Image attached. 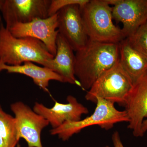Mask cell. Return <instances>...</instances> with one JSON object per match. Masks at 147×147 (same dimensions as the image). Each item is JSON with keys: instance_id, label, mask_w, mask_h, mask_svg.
<instances>
[{"instance_id": "obj_17", "label": "cell", "mask_w": 147, "mask_h": 147, "mask_svg": "<svg viewBox=\"0 0 147 147\" xmlns=\"http://www.w3.org/2000/svg\"><path fill=\"white\" fill-rule=\"evenodd\" d=\"M89 0H51L49 9L48 16L56 14L62 9L72 4L79 5L82 7Z\"/></svg>"}, {"instance_id": "obj_5", "label": "cell", "mask_w": 147, "mask_h": 147, "mask_svg": "<svg viewBox=\"0 0 147 147\" xmlns=\"http://www.w3.org/2000/svg\"><path fill=\"white\" fill-rule=\"evenodd\" d=\"M133 85L119 61L95 82L87 91L85 98L95 103L97 98H102L125 107Z\"/></svg>"}, {"instance_id": "obj_8", "label": "cell", "mask_w": 147, "mask_h": 147, "mask_svg": "<svg viewBox=\"0 0 147 147\" xmlns=\"http://www.w3.org/2000/svg\"><path fill=\"white\" fill-rule=\"evenodd\" d=\"M58 26L57 13L46 18H37L29 23L16 24L9 30L15 37H31L40 40L55 57L59 34Z\"/></svg>"}, {"instance_id": "obj_7", "label": "cell", "mask_w": 147, "mask_h": 147, "mask_svg": "<svg viewBox=\"0 0 147 147\" xmlns=\"http://www.w3.org/2000/svg\"><path fill=\"white\" fill-rule=\"evenodd\" d=\"M10 108L16 120L19 140L24 139L28 147H43L41 133L50 124L48 121L21 101L12 103Z\"/></svg>"}, {"instance_id": "obj_1", "label": "cell", "mask_w": 147, "mask_h": 147, "mask_svg": "<svg viewBox=\"0 0 147 147\" xmlns=\"http://www.w3.org/2000/svg\"><path fill=\"white\" fill-rule=\"evenodd\" d=\"M119 43H105L89 39L76 52L75 75L84 90H88L104 72L119 61Z\"/></svg>"}, {"instance_id": "obj_9", "label": "cell", "mask_w": 147, "mask_h": 147, "mask_svg": "<svg viewBox=\"0 0 147 147\" xmlns=\"http://www.w3.org/2000/svg\"><path fill=\"white\" fill-rule=\"evenodd\" d=\"M58 30L75 52L84 48L89 40L84 27L80 6L72 4L58 12Z\"/></svg>"}, {"instance_id": "obj_22", "label": "cell", "mask_w": 147, "mask_h": 147, "mask_svg": "<svg viewBox=\"0 0 147 147\" xmlns=\"http://www.w3.org/2000/svg\"><path fill=\"white\" fill-rule=\"evenodd\" d=\"M104 147H110V146H105Z\"/></svg>"}, {"instance_id": "obj_2", "label": "cell", "mask_w": 147, "mask_h": 147, "mask_svg": "<svg viewBox=\"0 0 147 147\" xmlns=\"http://www.w3.org/2000/svg\"><path fill=\"white\" fill-rule=\"evenodd\" d=\"M54 57L40 40L15 37L5 26L0 25V63L16 66L31 62L45 67Z\"/></svg>"}, {"instance_id": "obj_11", "label": "cell", "mask_w": 147, "mask_h": 147, "mask_svg": "<svg viewBox=\"0 0 147 147\" xmlns=\"http://www.w3.org/2000/svg\"><path fill=\"white\" fill-rule=\"evenodd\" d=\"M113 19L123 24L125 38L147 22V0H118L112 7Z\"/></svg>"}, {"instance_id": "obj_4", "label": "cell", "mask_w": 147, "mask_h": 147, "mask_svg": "<svg viewBox=\"0 0 147 147\" xmlns=\"http://www.w3.org/2000/svg\"><path fill=\"white\" fill-rule=\"evenodd\" d=\"M96 104L94 112L90 115L76 121L66 122L57 128L52 129L50 134L57 135L63 141H66L89 127L96 125L108 130L113 128L116 124L128 122L126 111L117 110L114 103L102 98H98Z\"/></svg>"}, {"instance_id": "obj_16", "label": "cell", "mask_w": 147, "mask_h": 147, "mask_svg": "<svg viewBox=\"0 0 147 147\" xmlns=\"http://www.w3.org/2000/svg\"><path fill=\"white\" fill-rule=\"evenodd\" d=\"M127 38L133 48L147 58V22Z\"/></svg>"}, {"instance_id": "obj_12", "label": "cell", "mask_w": 147, "mask_h": 147, "mask_svg": "<svg viewBox=\"0 0 147 147\" xmlns=\"http://www.w3.org/2000/svg\"><path fill=\"white\" fill-rule=\"evenodd\" d=\"M125 107L129 119L127 127L134 137H143L142 124L147 118V74L134 83Z\"/></svg>"}, {"instance_id": "obj_13", "label": "cell", "mask_w": 147, "mask_h": 147, "mask_svg": "<svg viewBox=\"0 0 147 147\" xmlns=\"http://www.w3.org/2000/svg\"><path fill=\"white\" fill-rule=\"evenodd\" d=\"M74 51L63 36L59 34L56 55L48 62L45 67L60 76L63 83L74 84L80 87L75 75V55Z\"/></svg>"}, {"instance_id": "obj_18", "label": "cell", "mask_w": 147, "mask_h": 147, "mask_svg": "<svg viewBox=\"0 0 147 147\" xmlns=\"http://www.w3.org/2000/svg\"><path fill=\"white\" fill-rule=\"evenodd\" d=\"M0 147H15L6 137L2 129L0 128Z\"/></svg>"}, {"instance_id": "obj_14", "label": "cell", "mask_w": 147, "mask_h": 147, "mask_svg": "<svg viewBox=\"0 0 147 147\" xmlns=\"http://www.w3.org/2000/svg\"><path fill=\"white\" fill-rule=\"evenodd\" d=\"M119 44V63L134 84L147 74V58L133 48L127 38Z\"/></svg>"}, {"instance_id": "obj_6", "label": "cell", "mask_w": 147, "mask_h": 147, "mask_svg": "<svg viewBox=\"0 0 147 147\" xmlns=\"http://www.w3.org/2000/svg\"><path fill=\"white\" fill-rule=\"evenodd\" d=\"M0 11L8 30L18 24L46 18L51 0H3Z\"/></svg>"}, {"instance_id": "obj_19", "label": "cell", "mask_w": 147, "mask_h": 147, "mask_svg": "<svg viewBox=\"0 0 147 147\" xmlns=\"http://www.w3.org/2000/svg\"><path fill=\"white\" fill-rule=\"evenodd\" d=\"M112 140L114 147H124L118 131H115L113 133L112 136Z\"/></svg>"}, {"instance_id": "obj_15", "label": "cell", "mask_w": 147, "mask_h": 147, "mask_svg": "<svg viewBox=\"0 0 147 147\" xmlns=\"http://www.w3.org/2000/svg\"><path fill=\"white\" fill-rule=\"evenodd\" d=\"M5 70L8 73L24 74L31 78L36 85L48 92L50 81L63 82L62 79L55 72L44 67H40L31 62H26L20 65H9L0 63V72Z\"/></svg>"}, {"instance_id": "obj_20", "label": "cell", "mask_w": 147, "mask_h": 147, "mask_svg": "<svg viewBox=\"0 0 147 147\" xmlns=\"http://www.w3.org/2000/svg\"><path fill=\"white\" fill-rule=\"evenodd\" d=\"M142 130L144 134L147 131V118L145 119L143 122L142 126Z\"/></svg>"}, {"instance_id": "obj_3", "label": "cell", "mask_w": 147, "mask_h": 147, "mask_svg": "<svg viewBox=\"0 0 147 147\" xmlns=\"http://www.w3.org/2000/svg\"><path fill=\"white\" fill-rule=\"evenodd\" d=\"M89 39L105 43H119L125 39L121 29L113 22L112 7L106 0H92L80 7Z\"/></svg>"}, {"instance_id": "obj_21", "label": "cell", "mask_w": 147, "mask_h": 147, "mask_svg": "<svg viewBox=\"0 0 147 147\" xmlns=\"http://www.w3.org/2000/svg\"><path fill=\"white\" fill-rule=\"evenodd\" d=\"M1 1H0V8H1ZM1 16H0V23H1ZM1 24H0V25H1Z\"/></svg>"}, {"instance_id": "obj_10", "label": "cell", "mask_w": 147, "mask_h": 147, "mask_svg": "<svg viewBox=\"0 0 147 147\" xmlns=\"http://www.w3.org/2000/svg\"><path fill=\"white\" fill-rule=\"evenodd\" d=\"M67 100L66 103L56 101L51 108L36 102L33 110L47 120L53 129L57 128L67 122L80 120L82 115H87L89 112L88 109L78 102L73 96H68Z\"/></svg>"}]
</instances>
